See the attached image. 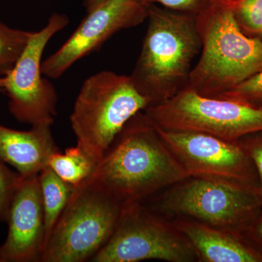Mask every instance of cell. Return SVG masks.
Returning a JSON list of instances; mask_svg holds the SVG:
<instances>
[{"label":"cell","mask_w":262,"mask_h":262,"mask_svg":"<svg viewBox=\"0 0 262 262\" xmlns=\"http://www.w3.org/2000/svg\"><path fill=\"white\" fill-rule=\"evenodd\" d=\"M0 160V221H7L13 196L21 177Z\"/></svg>","instance_id":"obj_20"},{"label":"cell","mask_w":262,"mask_h":262,"mask_svg":"<svg viewBox=\"0 0 262 262\" xmlns=\"http://www.w3.org/2000/svg\"><path fill=\"white\" fill-rule=\"evenodd\" d=\"M244 234L250 243L262 253V210Z\"/></svg>","instance_id":"obj_23"},{"label":"cell","mask_w":262,"mask_h":262,"mask_svg":"<svg viewBox=\"0 0 262 262\" xmlns=\"http://www.w3.org/2000/svg\"><path fill=\"white\" fill-rule=\"evenodd\" d=\"M188 177L157 127L141 111L125 124L89 179L124 205L144 203Z\"/></svg>","instance_id":"obj_1"},{"label":"cell","mask_w":262,"mask_h":262,"mask_svg":"<svg viewBox=\"0 0 262 262\" xmlns=\"http://www.w3.org/2000/svg\"><path fill=\"white\" fill-rule=\"evenodd\" d=\"M69 23L67 15L53 13L42 29L34 32L14 67L4 76L3 91L9 98L8 108L18 121L32 126L53 125L57 115L58 94L42 74V56L50 40Z\"/></svg>","instance_id":"obj_9"},{"label":"cell","mask_w":262,"mask_h":262,"mask_svg":"<svg viewBox=\"0 0 262 262\" xmlns=\"http://www.w3.org/2000/svg\"><path fill=\"white\" fill-rule=\"evenodd\" d=\"M147 20L142 48L130 77L149 106H154L188 88L202 42L196 15L150 4Z\"/></svg>","instance_id":"obj_2"},{"label":"cell","mask_w":262,"mask_h":262,"mask_svg":"<svg viewBox=\"0 0 262 262\" xmlns=\"http://www.w3.org/2000/svg\"><path fill=\"white\" fill-rule=\"evenodd\" d=\"M149 101L130 76L102 71L86 79L70 116L77 144L98 163L125 124Z\"/></svg>","instance_id":"obj_5"},{"label":"cell","mask_w":262,"mask_h":262,"mask_svg":"<svg viewBox=\"0 0 262 262\" xmlns=\"http://www.w3.org/2000/svg\"><path fill=\"white\" fill-rule=\"evenodd\" d=\"M4 77L0 76V92H3V87H4Z\"/></svg>","instance_id":"obj_25"},{"label":"cell","mask_w":262,"mask_h":262,"mask_svg":"<svg viewBox=\"0 0 262 262\" xmlns=\"http://www.w3.org/2000/svg\"><path fill=\"white\" fill-rule=\"evenodd\" d=\"M144 112L160 128L205 133L228 141L262 131V110L233 100L201 96L189 88Z\"/></svg>","instance_id":"obj_8"},{"label":"cell","mask_w":262,"mask_h":262,"mask_svg":"<svg viewBox=\"0 0 262 262\" xmlns=\"http://www.w3.org/2000/svg\"><path fill=\"white\" fill-rule=\"evenodd\" d=\"M38 178L44 209L45 248L58 219L70 201L75 187L60 178L48 166L39 172Z\"/></svg>","instance_id":"obj_15"},{"label":"cell","mask_w":262,"mask_h":262,"mask_svg":"<svg viewBox=\"0 0 262 262\" xmlns=\"http://www.w3.org/2000/svg\"><path fill=\"white\" fill-rule=\"evenodd\" d=\"M148 8L149 5L139 0H106L87 12L61 47L42 61L43 75L59 79L74 63L98 51L114 34L142 24L147 19Z\"/></svg>","instance_id":"obj_11"},{"label":"cell","mask_w":262,"mask_h":262,"mask_svg":"<svg viewBox=\"0 0 262 262\" xmlns=\"http://www.w3.org/2000/svg\"><path fill=\"white\" fill-rule=\"evenodd\" d=\"M157 128L189 177L221 179L258 189L256 167L238 141L196 131Z\"/></svg>","instance_id":"obj_10"},{"label":"cell","mask_w":262,"mask_h":262,"mask_svg":"<svg viewBox=\"0 0 262 262\" xmlns=\"http://www.w3.org/2000/svg\"><path fill=\"white\" fill-rule=\"evenodd\" d=\"M253 160L259 180L260 195L262 199V131L253 133L237 140Z\"/></svg>","instance_id":"obj_21"},{"label":"cell","mask_w":262,"mask_h":262,"mask_svg":"<svg viewBox=\"0 0 262 262\" xmlns=\"http://www.w3.org/2000/svg\"><path fill=\"white\" fill-rule=\"evenodd\" d=\"M174 224L189 239L200 262H262V253L244 234L179 219Z\"/></svg>","instance_id":"obj_14"},{"label":"cell","mask_w":262,"mask_h":262,"mask_svg":"<svg viewBox=\"0 0 262 262\" xmlns=\"http://www.w3.org/2000/svg\"><path fill=\"white\" fill-rule=\"evenodd\" d=\"M216 98L233 100L262 110V70Z\"/></svg>","instance_id":"obj_19"},{"label":"cell","mask_w":262,"mask_h":262,"mask_svg":"<svg viewBox=\"0 0 262 262\" xmlns=\"http://www.w3.org/2000/svg\"><path fill=\"white\" fill-rule=\"evenodd\" d=\"M149 201L150 208L169 220L185 219L239 234L262 210L257 188L206 177H188Z\"/></svg>","instance_id":"obj_4"},{"label":"cell","mask_w":262,"mask_h":262,"mask_svg":"<svg viewBox=\"0 0 262 262\" xmlns=\"http://www.w3.org/2000/svg\"><path fill=\"white\" fill-rule=\"evenodd\" d=\"M122 207L113 194L86 179L74 188L40 262L91 261L111 237Z\"/></svg>","instance_id":"obj_6"},{"label":"cell","mask_w":262,"mask_h":262,"mask_svg":"<svg viewBox=\"0 0 262 262\" xmlns=\"http://www.w3.org/2000/svg\"><path fill=\"white\" fill-rule=\"evenodd\" d=\"M96 163L77 145L67 148L64 153H53L48 160L50 167L64 182L77 187L89 179L94 171Z\"/></svg>","instance_id":"obj_16"},{"label":"cell","mask_w":262,"mask_h":262,"mask_svg":"<svg viewBox=\"0 0 262 262\" xmlns=\"http://www.w3.org/2000/svg\"><path fill=\"white\" fill-rule=\"evenodd\" d=\"M161 260L198 261L189 239L174 224L143 202L126 203L111 237L93 262Z\"/></svg>","instance_id":"obj_7"},{"label":"cell","mask_w":262,"mask_h":262,"mask_svg":"<svg viewBox=\"0 0 262 262\" xmlns=\"http://www.w3.org/2000/svg\"><path fill=\"white\" fill-rule=\"evenodd\" d=\"M51 126L39 124L22 131L0 125V160L13 166L21 177L37 175L48 166L50 157L60 150Z\"/></svg>","instance_id":"obj_13"},{"label":"cell","mask_w":262,"mask_h":262,"mask_svg":"<svg viewBox=\"0 0 262 262\" xmlns=\"http://www.w3.org/2000/svg\"><path fill=\"white\" fill-rule=\"evenodd\" d=\"M106 1V0H83V6L86 11L89 12Z\"/></svg>","instance_id":"obj_24"},{"label":"cell","mask_w":262,"mask_h":262,"mask_svg":"<svg viewBox=\"0 0 262 262\" xmlns=\"http://www.w3.org/2000/svg\"><path fill=\"white\" fill-rule=\"evenodd\" d=\"M34 32L13 29L0 21V76L4 77L14 67Z\"/></svg>","instance_id":"obj_17"},{"label":"cell","mask_w":262,"mask_h":262,"mask_svg":"<svg viewBox=\"0 0 262 262\" xmlns=\"http://www.w3.org/2000/svg\"><path fill=\"white\" fill-rule=\"evenodd\" d=\"M202 48L188 88L218 98L262 70V40L248 37L224 0H212L196 15Z\"/></svg>","instance_id":"obj_3"},{"label":"cell","mask_w":262,"mask_h":262,"mask_svg":"<svg viewBox=\"0 0 262 262\" xmlns=\"http://www.w3.org/2000/svg\"><path fill=\"white\" fill-rule=\"evenodd\" d=\"M239 29L262 40V0H224Z\"/></svg>","instance_id":"obj_18"},{"label":"cell","mask_w":262,"mask_h":262,"mask_svg":"<svg viewBox=\"0 0 262 262\" xmlns=\"http://www.w3.org/2000/svg\"><path fill=\"white\" fill-rule=\"evenodd\" d=\"M6 222L8 233L0 246V262H40L46 229L38 174L21 177Z\"/></svg>","instance_id":"obj_12"},{"label":"cell","mask_w":262,"mask_h":262,"mask_svg":"<svg viewBox=\"0 0 262 262\" xmlns=\"http://www.w3.org/2000/svg\"><path fill=\"white\" fill-rule=\"evenodd\" d=\"M144 4H155L168 9L196 15L204 10L212 0H139Z\"/></svg>","instance_id":"obj_22"}]
</instances>
